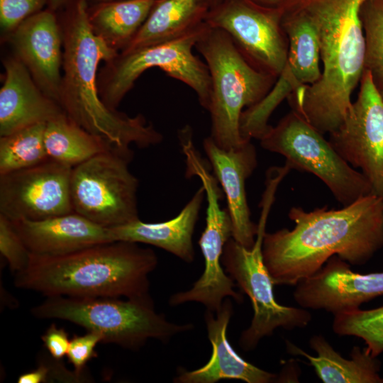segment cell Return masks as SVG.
Listing matches in <instances>:
<instances>
[{"label":"cell","mask_w":383,"mask_h":383,"mask_svg":"<svg viewBox=\"0 0 383 383\" xmlns=\"http://www.w3.org/2000/svg\"><path fill=\"white\" fill-rule=\"evenodd\" d=\"M47 0H0V23L11 33L23 21L40 11Z\"/></svg>","instance_id":"4dcf8cb0"},{"label":"cell","mask_w":383,"mask_h":383,"mask_svg":"<svg viewBox=\"0 0 383 383\" xmlns=\"http://www.w3.org/2000/svg\"><path fill=\"white\" fill-rule=\"evenodd\" d=\"M378 91H379V95H380V96H381V98H382V101H383V88L381 89H379V90H378Z\"/></svg>","instance_id":"f35d334b"},{"label":"cell","mask_w":383,"mask_h":383,"mask_svg":"<svg viewBox=\"0 0 383 383\" xmlns=\"http://www.w3.org/2000/svg\"><path fill=\"white\" fill-rule=\"evenodd\" d=\"M72 169L48 160L0 174V214L11 221H38L72 212Z\"/></svg>","instance_id":"5bb4252c"},{"label":"cell","mask_w":383,"mask_h":383,"mask_svg":"<svg viewBox=\"0 0 383 383\" xmlns=\"http://www.w3.org/2000/svg\"><path fill=\"white\" fill-rule=\"evenodd\" d=\"M360 15L365 40L364 70L379 90L383 88V0H367Z\"/></svg>","instance_id":"f1b7e54d"},{"label":"cell","mask_w":383,"mask_h":383,"mask_svg":"<svg viewBox=\"0 0 383 383\" xmlns=\"http://www.w3.org/2000/svg\"><path fill=\"white\" fill-rule=\"evenodd\" d=\"M0 89V136L38 123H46L63 113L60 106L37 85L18 59L4 63Z\"/></svg>","instance_id":"ffe728a7"},{"label":"cell","mask_w":383,"mask_h":383,"mask_svg":"<svg viewBox=\"0 0 383 383\" xmlns=\"http://www.w3.org/2000/svg\"><path fill=\"white\" fill-rule=\"evenodd\" d=\"M233 313L230 297L213 313L206 310L204 320L211 344L209 360L201 367L188 371L178 369L174 382L216 383L224 379H238L248 383L279 382V375L262 370L245 361L232 348L227 338V328Z\"/></svg>","instance_id":"ac0fdd59"},{"label":"cell","mask_w":383,"mask_h":383,"mask_svg":"<svg viewBox=\"0 0 383 383\" xmlns=\"http://www.w3.org/2000/svg\"><path fill=\"white\" fill-rule=\"evenodd\" d=\"M67 1V0H49L50 9L55 10L65 4Z\"/></svg>","instance_id":"d590c367"},{"label":"cell","mask_w":383,"mask_h":383,"mask_svg":"<svg viewBox=\"0 0 383 383\" xmlns=\"http://www.w3.org/2000/svg\"><path fill=\"white\" fill-rule=\"evenodd\" d=\"M328 141L348 163L360 169L383 202V101L368 71L364 70L357 97Z\"/></svg>","instance_id":"4fadbf2b"},{"label":"cell","mask_w":383,"mask_h":383,"mask_svg":"<svg viewBox=\"0 0 383 383\" xmlns=\"http://www.w3.org/2000/svg\"><path fill=\"white\" fill-rule=\"evenodd\" d=\"M44 142L49 160L72 167L110 150L64 113L46 123Z\"/></svg>","instance_id":"484cf974"},{"label":"cell","mask_w":383,"mask_h":383,"mask_svg":"<svg viewBox=\"0 0 383 383\" xmlns=\"http://www.w3.org/2000/svg\"><path fill=\"white\" fill-rule=\"evenodd\" d=\"M259 5L270 7L278 8L282 6L287 0H250Z\"/></svg>","instance_id":"e575fe53"},{"label":"cell","mask_w":383,"mask_h":383,"mask_svg":"<svg viewBox=\"0 0 383 383\" xmlns=\"http://www.w3.org/2000/svg\"><path fill=\"white\" fill-rule=\"evenodd\" d=\"M38 318L72 322L94 332L101 343L138 350L148 339L167 343L174 335L194 328L192 323L177 324L157 313L151 298L121 300L114 297L51 296L31 309Z\"/></svg>","instance_id":"8992f818"},{"label":"cell","mask_w":383,"mask_h":383,"mask_svg":"<svg viewBox=\"0 0 383 383\" xmlns=\"http://www.w3.org/2000/svg\"><path fill=\"white\" fill-rule=\"evenodd\" d=\"M222 0H212V2H213V6H212V8L216 5H218V4H220ZM211 8V9H212Z\"/></svg>","instance_id":"74e56055"},{"label":"cell","mask_w":383,"mask_h":383,"mask_svg":"<svg viewBox=\"0 0 383 383\" xmlns=\"http://www.w3.org/2000/svg\"><path fill=\"white\" fill-rule=\"evenodd\" d=\"M133 152L106 150L72 169L70 192L73 211L106 228L139 218L138 179L128 164Z\"/></svg>","instance_id":"8fae6325"},{"label":"cell","mask_w":383,"mask_h":383,"mask_svg":"<svg viewBox=\"0 0 383 383\" xmlns=\"http://www.w3.org/2000/svg\"><path fill=\"white\" fill-rule=\"evenodd\" d=\"M102 342L101 337L94 332L88 331L84 335H74L67 353L69 362L74 367V372L80 377L86 364L96 356L95 348Z\"/></svg>","instance_id":"1f68e13d"},{"label":"cell","mask_w":383,"mask_h":383,"mask_svg":"<svg viewBox=\"0 0 383 383\" xmlns=\"http://www.w3.org/2000/svg\"><path fill=\"white\" fill-rule=\"evenodd\" d=\"M288 216L293 229L263 238V260L274 284L296 285L334 255L364 265L383 247V202L373 194L339 209L292 207Z\"/></svg>","instance_id":"6da1fadb"},{"label":"cell","mask_w":383,"mask_h":383,"mask_svg":"<svg viewBox=\"0 0 383 383\" xmlns=\"http://www.w3.org/2000/svg\"><path fill=\"white\" fill-rule=\"evenodd\" d=\"M333 331L340 336L351 335L362 339L367 351L377 357L383 353V306L335 314Z\"/></svg>","instance_id":"83f0119b"},{"label":"cell","mask_w":383,"mask_h":383,"mask_svg":"<svg viewBox=\"0 0 383 383\" xmlns=\"http://www.w3.org/2000/svg\"><path fill=\"white\" fill-rule=\"evenodd\" d=\"M41 339L53 359L60 360L67 355L70 340L65 329L52 324L41 336Z\"/></svg>","instance_id":"d6a6232c"},{"label":"cell","mask_w":383,"mask_h":383,"mask_svg":"<svg viewBox=\"0 0 383 383\" xmlns=\"http://www.w3.org/2000/svg\"><path fill=\"white\" fill-rule=\"evenodd\" d=\"M157 256L150 248L111 241L58 255L30 254L14 284L46 296L151 298L149 274Z\"/></svg>","instance_id":"277c9868"},{"label":"cell","mask_w":383,"mask_h":383,"mask_svg":"<svg viewBox=\"0 0 383 383\" xmlns=\"http://www.w3.org/2000/svg\"><path fill=\"white\" fill-rule=\"evenodd\" d=\"M262 148L279 153L292 169L319 178L343 206L372 194L363 174L354 169L323 135L293 110L260 139Z\"/></svg>","instance_id":"30bf717a"},{"label":"cell","mask_w":383,"mask_h":383,"mask_svg":"<svg viewBox=\"0 0 383 383\" xmlns=\"http://www.w3.org/2000/svg\"><path fill=\"white\" fill-rule=\"evenodd\" d=\"M277 188L265 187L261 201V216L253 246L248 249L233 238L225 245L221 264L228 275L250 299L253 316L250 325L239 338L240 347L246 352L254 350L262 338L270 336L278 328L293 330L304 328L311 314L304 308L280 305L273 294L272 277L264 263L262 241L267 217Z\"/></svg>","instance_id":"52a82bcc"},{"label":"cell","mask_w":383,"mask_h":383,"mask_svg":"<svg viewBox=\"0 0 383 383\" xmlns=\"http://www.w3.org/2000/svg\"><path fill=\"white\" fill-rule=\"evenodd\" d=\"M11 40L17 58L37 85L57 103L62 81L63 34L52 9L40 11L26 18L11 33Z\"/></svg>","instance_id":"2e32d148"},{"label":"cell","mask_w":383,"mask_h":383,"mask_svg":"<svg viewBox=\"0 0 383 383\" xmlns=\"http://www.w3.org/2000/svg\"><path fill=\"white\" fill-rule=\"evenodd\" d=\"M286 343L288 353L306 358L324 383H383V377L379 375L381 363L365 348L354 346L350 358L347 359L322 335H315L309 340L316 356L306 353L288 340Z\"/></svg>","instance_id":"603a6c76"},{"label":"cell","mask_w":383,"mask_h":383,"mask_svg":"<svg viewBox=\"0 0 383 383\" xmlns=\"http://www.w3.org/2000/svg\"><path fill=\"white\" fill-rule=\"evenodd\" d=\"M0 252L15 273L26 267L31 254L12 222L2 214H0Z\"/></svg>","instance_id":"f546056e"},{"label":"cell","mask_w":383,"mask_h":383,"mask_svg":"<svg viewBox=\"0 0 383 383\" xmlns=\"http://www.w3.org/2000/svg\"><path fill=\"white\" fill-rule=\"evenodd\" d=\"M155 0H118L88 10L92 31L116 50L125 49L144 23Z\"/></svg>","instance_id":"d4e9b609"},{"label":"cell","mask_w":383,"mask_h":383,"mask_svg":"<svg viewBox=\"0 0 383 383\" xmlns=\"http://www.w3.org/2000/svg\"><path fill=\"white\" fill-rule=\"evenodd\" d=\"M205 21L225 31L257 70L279 76L289 49L281 7H266L250 0H222L211 9Z\"/></svg>","instance_id":"7c38bea8"},{"label":"cell","mask_w":383,"mask_h":383,"mask_svg":"<svg viewBox=\"0 0 383 383\" xmlns=\"http://www.w3.org/2000/svg\"><path fill=\"white\" fill-rule=\"evenodd\" d=\"M195 48L211 77L210 137L223 149L237 148L248 142L240 130L244 109L261 101L277 78L254 67L221 29L208 25Z\"/></svg>","instance_id":"5b68a950"},{"label":"cell","mask_w":383,"mask_h":383,"mask_svg":"<svg viewBox=\"0 0 383 383\" xmlns=\"http://www.w3.org/2000/svg\"><path fill=\"white\" fill-rule=\"evenodd\" d=\"M38 123L0 138V174L39 165L48 159L44 132Z\"/></svg>","instance_id":"4316f807"},{"label":"cell","mask_w":383,"mask_h":383,"mask_svg":"<svg viewBox=\"0 0 383 383\" xmlns=\"http://www.w3.org/2000/svg\"><path fill=\"white\" fill-rule=\"evenodd\" d=\"M281 9L282 26L289 49L280 74L288 78L296 90L313 84L321 76L318 39L312 21L305 13L287 2Z\"/></svg>","instance_id":"cb8c5ba5"},{"label":"cell","mask_w":383,"mask_h":383,"mask_svg":"<svg viewBox=\"0 0 383 383\" xmlns=\"http://www.w3.org/2000/svg\"><path fill=\"white\" fill-rule=\"evenodd\" d=\"M367 0H287L305 13L318 35L323 70L313 84L287 98L293 110L323 135L337 130L360 82L365 40L360 9Z\"/></svg>","instance_id":"7a4b0ae2"},{"label":"cell","mask_w":383,"mask_h":383,"mask_svg":"<svg viewBox=\"0 0 383 383\" xmlns=\"http://www.w3.org/2000/svg\"><path fill=\"white\" fill-rule=\"evenodd\" d=\"M181 148L185 157V174L201 180L208 203L206 226L199 240L204 270L191 289L172 294L169 304L176 306L187 302H199L206 310L216 313L227 297L238 303L243 301V294L234 290L235 282L226 274L221 264L225 245L232 238V222L228 209L221 207L223 190L211 171L210 164L201 157L192 140L184 142Z\"/></svg>","instance_id":"9c48e42d"},{"label":"cell","mask_w":383,"mask_h":383,"mask_svg":"<svg viewBox=\"0 0 383 383\" xmlns=\"http://www.w3.org/2000/svg\"><path fill=\"white\" fill-rule=\"evenodd\" d=\"M207 26L205 21L177 38L118 54L102 70L101 100L109 108L116 110L137 79L147 70L158 67L192 88L200 105L208 111L211 93L209 71L206 62L192 51Z\"/></svg>","instance_id":"ba28073f"},{"label":"cell","mask_w":383,"mask_h":383,"mask_svg":"<svg viewBox=\"0 0 383 383\" xmlns=\"http://www.w3.org/2000/svg\"><path fill=\"white\" fill-rule=\"evenodd\" d=\"M296 286L293 296L301 307L335 315L360 309L383 295V272L356 273L350 264L334 255L315 274Z\"/></svg>","instance_id":"9a60e30c"},{"label":"cell","mask_w":383,"mask_h":383,"mask_svg":"<svg viewBox=\"0 0 383 383\" xmlns=\"http://www.w3.org/2000/svg\"><path fill=\"white\" fill-rule=\"evenodd\" d=\"M11 221L32 254L58 255L113 241L110 228L74 211L38 221Z\"/></svg>","instance_id":"d6986e66"},{"label":"cell","mask_w":383,"mask_h":383,"mask_svg":"<svg viewBox=\"0 0 383 383\" xmlns=\"http://www.w3.org/2000/svg\"><path fill=\"white\" fill-rule=\"evenodd\" d=\"M206 197L202 186L173 218L157 223L140 218L110 228L113 241L145 243L158 247L190 263L194 260L193 234L199 211Z\"/></svg>","instance_id":"44dd1931"},{"label":"cell","mask_w":383,"mask_h":383,"mask_svg":"<svg viewBox=\"0 0 383 383\" xmlns=\"http://www.w3.org/2000/svg\"><path fill=\"white\" fill-rule=\"evenodd\" d=\"M212 0H155L148 16L121 52L169 41L200 26L212 8Z\"/></svg>","instance_id":"7402d4cb"},{"label":"cell","mask_w":383,"mask_h":383,"mask_svg":"<svg viewBox=\"0 0 383 383\" xmlns=\"http://www.w3.org/2000/svg\"><path fill=\"white\" fill-rule=\"evenodd\" d=\"M52 368V367L41 363L36 369L21 374L17 382L18 383H40L48 382L52 374L51 372Z\"/></svg>","instance_id":"836d02e7"},{"label":"cell","mask_w":383,"mask_h":383,"mask_svg":"<svg viewBox=\"0 0 383 383\" xmlns=\"http://www.w3.org/2000/svg\"><path fill=\"white\" fill-rule=\"evenodd\" d=\"M62 81L57 104L78 126L118 152L134 144L145 148L162 142V135L141 114L131 117L109 108L101 100L97 70L118 55L91 30L87 0H77L65 22Z\"/></svg>","instance_id":"3957f363"},{"label":"cell","mask_w":383,"mask_h":383,"mask_svg":"<svg viewBox=\"0 0 383 383\" xmlns=\"http://www.w3.org/2000/svg\"><path fill=\"white\" fill-rule=\"evenodd\" d=\"M203 148L226 198L232 222V238L250 249L255 241L257 224L250 218L245 182L257 165L255 148L248 141L226 150L218 147L210 136L204 140Z\"/></svg>","instance_id":"e0dca14e"},{"label":"cell","mask_w":383,"mask_h":383,"mask_svg":"<svg viewBox=\"0 0 383 383\" xmlns=\"http://www.w3.org/2000/svg\"><path fill=\"white\" fill-rule=\"evenodd\" d=\"M94 1L96 2L97 4H100V3L109 2V1H118V0H94Z\"/></svg>","instance_id":"8d00e7d4"}]
</instances>
